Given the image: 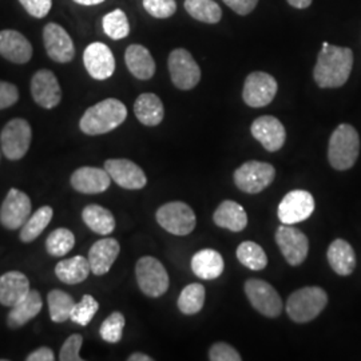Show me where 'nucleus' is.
<instances>
[{
  "label": "nucleus",
  "mask_w": 361,
  "mask_h": 361,
  "mask_svg": "<svg viewBox=\"0 0 361 361\" xmlns=\"http://www.w3.org/2000/svg\"><path fill=\"white\" fill-rule=\"evenodd\" d=\"M353 68V51L324 42L313 70L314 82L320 89H338L344 86Z\"/></svg>",
  "instance_id": "nucleus-1"
},
{
  "label": "nucleus",
  "mask_w": 361,
  "mask_h": 361,
  "mask_svg": "<svg viewBox=\"0 0 361 361\" xmlns=\"http://www.w3.org/2000/svg\"><path fill=\"white\" fill-rule=\"evenodd\" d=\"M128 118V109L119 99L107 98L89 107L80 118L79 128L87 135H101L119 128Z\"/></svg>",
  "instance_id": "nucleus-2"
},
{
  "label": "nucleus",
  "mask_w": 361,
  "mask_h": 361,
  "mask_svg": "<svg viewBox=\"0 0 361 361\" xmlns=\"http://www.w3.org/2000/svg\"><path fill=\"white\" fill-rule=\"evenodd\" d=\"M360 153V137L357 130L348 123H341L331 135L328 159L332 168L340 171L352 168Z\"/></svg>",
  "instance_id": "nucleus-3"
},
{
  "label": "nucleus",
  "mask_w": 361,
  "mask_h": 361,
  "mask_svg": "<svg viewBox=\"0 0 361 361\" xmlns=\"http://www.w3.org/2000/svg\"><path fill=\"white\" fill-rule=\"evenodd\" d=\"M328 296L320 286H305L293 292L286 301V313L297 324L314 320L326 307Z\"/></svg>",
  "instance_id": "nucleus-4"
},
{
  "label": "nucleus",
  "mask_w": 361,
  "mask_h": 361,
  "mask_svg": "<svg viewBox=\"0 0 361 361\" xmlns=\"http://www.w3.org/2000/svg\"><path fill=\"white\" fill-rule=\"evenodd\" d=\"M135 276L140 289L146 296H164L168 292L170 280L165 267L159 259L152 256L140 258L135 265Z\"/></svg>",
  "instance_id": "nucleus-5"
},
{
  "label": "nucleus",
  "mask_w": 361,
  "mask_h": 361,
  "mask_svg": "<svg viewBox=\"0 0 361 361\" xmlns=\"http://www.w3.org/2000/svg\"><path fill=\"white\" fill-rule=\"evenodd\" d=\"M32 140V130L23 118L11 119L0 134L1 152L10 161H19L27 154Z\"/></svg>",
  "instance_id": "nucleus-6"
},
{
  "label": "nucleus",
  "mask_w": 361,
  "mask_h": 361,
  "mask_svg": "<svg viewBox=\"0 0 361 361\" xmlns=\"http://www.w3.org/2000/svg\"><path fill=\"white\" fill-rule=\"evenodd\" d=\"M276 178V169L268 162L247 161L234 171V183L247 194H258L265 190Z\"/></svg>",
  "instance_id": "nucleus-7"
},
{
  "label": "nucleus",
  "mask_w": 361,
  "mask_h": 361,
  "mask_svg": "<svg viewBox=\"0 0 361 361\" xmlns=\"http://www.w3.org/2000/svg\"><path fill=\"white\" fill-rule=\"evenodd\" d=\"M155 219L161 228L174 235L190 234L197 224L193 209L180 201L162 205L157 210Z\"/></svg>",
  "instance_id": "nucleus-8"
},
{
  "label": "nucleus",
  "mask_w": 361,
  "mask_h": 361,
  "mask_svg": "<svg viewBox=\"0 0 361 361\" xmlns=\"http://www.w3.org/2000/svg\"><path fill=\"white\" fill-rule=\"evenodd\" d=\"M168 67L173 85L180 90H192L201 80L200 66L194 61L193 55L185 49H176L170 52Z\"/></svg>",
  "instance_id": "nucleus-9"
},
{
  "label": "nucleus",
  "mask_w": 361,
  "mask_h": 361,
  "mask_svg": "<svg viewBox=\"0 0 361 361\" xmlns=\"http://www.w3.org/2000/svg\"><path fill=\"white\" fill-rule=\"evenodd\" d=\"M245 295L258 313L276 319L283 312V300L269 283L250 279L245 283Z\"/></svg>",
  "instance_id": "nucleus-10"
},
{
  "label": "nucleus",
  "mask_w": 361,
  "mask_h": 361,
  "mask_svg": "<svg viewBox=\"0 0 361 361\" xmlns=\"http://www.w3.org/2000/svg\"><path fill=\"white\" fill-rule=\"evenodd\" d=\"M277 90L279 85L276 78L264 71H255L246 77L243 99L249 107H265L273 102Z\"/></svg>",
  "instance_id": "nucleus-11"
},
{
  "label": "nucleus",
  "mask_w": 361,
  "mask_h": 361,
  "mask_svg": "<svg viewBox=\"0 0 361 361\" xmlns=\"http://www.w3.org/2000/svg\"><path fill=\"white\" fill-rule=\"evenodd\" d=\"M276 243L286 262L292 267L301 265L308 257L310 240L301 231L292 228V225L283 224L276 231Z\"/></svg>",
  "instance_id": "nucleus-12"
},
{
  "label": "nucleus",
  "mask_w": 361,
  "mask_h": 361,
  "mask_svg": "<svg viewBox=\"0 0 361 361\" xmlns=\"http://www.w3.org/2000/svg\"><path fill=\"white\" fill-rule=\"evenodd\" d=\"M314 212V198L307 190H292L285 195L277 209L284 225H295L310 219Z\"/></svg>",
  "instance_id": "nucleus-13"
},
{
  "label": "nucleus",
  "mask_w": 361,
  "mask_h": 361,
  "mask_svg": "<svg viewBox=\"0 0 361 361\" xmlns=\"http://www.w3.org/2000/svg\"><path fill=\"white\" fill-rule=\"evenodd\" d=\"M31 200L26 193L11 189L0 207V224L10 231L22 228L31 216Z\"/></svg>",
  "instance_id": "nucleus-14"
},
{
  "label": "nucleus",
  "mask_w": 361,
  "mask_h": 361,
  "mask_svg": "<svg viewBox=\"0 0 361 361\" xmlns=\"http://www.w3.org/2000/svg\"><path fill=\"white\" fill-rule=\"evenodd\" d=\"M43 42L47 55L56 63H68L75 56L74 42L65 28L49 23L43 28Z\"/></svg>",
  "instance_id": "nucleus-15"
},
{
  "label": "nucleus",
  "mask_w": 361,
  "mask_h": 361,
  "mask_svg": "<svg viewBox=\"0 0 361 361\" xmlns=\"http://www.w3.org/2000/svg\"><path fill=\"white\" fill-rule=\"evenodd\" d=\"M83 63L91 78L97 80L109 79L116 71V58L109 46L94 42L83 52Z\"/></svg>",
  "instance_id": "nucleus-16"
},
{
  "label": "nucleus",
  "mask_w": 361,
  "mask_h": 361,
  "mask_svg": "<svg viewBox=\"0 0 361 361\" xmlns=\"http://www.w3.org/2000/svg\"><path fill=\"white\" fill-rule=\"evenodd\" d=\"M250 133L269 153L279 152L286 140L284 125L276 116H258L250 126Z\"/></svg>",
  "instance_id": "nucleus-17"
},
{
  "label": "nucleus",
  "mask_w": 361,
  "mask_h": 361,
  "mask_svg": "<svg viewBox=\"0 0 361 361\" xmlns=\"http://www.w3.org/2000/svg\"><path fill=\"white\" fill-rule=\"evenodd\" d=\"M31 95L43 109H54L61 104L62 90L55 74L50 70H39L31 79Z\"/></svg>",
  "instance_id": "nucleus-18"
},
{
  "label": "nucleus",
  "mask_w": 361,
  "mask_h": 361,
  "mask_svg": "<svg viewBox=\"0 0 361 361\" xmlns=\"http://www.w3.org/2000/svg\"><path fill=\"white\" fill-rule=\"evenodd\" d=\"M104 170L111 180L123 189L140 190L147 183L142 169L129 159H107L104 162Z\"/></svg>",
  "instance_id": "nucleus-19"
},
{
  "label": "nucleus",
  "mask_w": 361,
  "mask_h": 361,
  "mask_svg": "<svg viewBox=\"0 0 361 361\" xmlns=\"http://www.w3.org/2000/svg\"><path fill=\"white\" fill-rule=\"evenodd\" d=\"M0 55L16 65H25L32 58V46L28 39L15 30L0 31Z\"/></svg>",
  "instance_id": "nucleus-20"
},
{
  "label": "nucleus",
  "mask_w": 361,
  "mask_h": 361,
  "mask_svg": "<svg viewBox=\"0 0 361 361\" xmlns=\"http://www.w3.org/2000/svg\"><path fill=\"white\" fill-rule=\"evenodd\" d=\"M111 185V177L104 169L83 166L71 176V186L82 194H99Z\"/></svg>",
  "instance_id": "nucleus-21"
},
{
  "label": "nucleus",
  "mask_w": 361,
  "mask_h": 361,
  "mask_svg": "<svg viewBox=\"0 0 361 361\" xmlns=\"http://www.w3.org/2000/svg\"><path fill=\"white\" fill-rule=\"evenodd\" d=\"M121 246L116 238H102L91 246L89 262L95 276H104L111 269L119 256Z\"/></svg>",
  "instance_id": "nucleus-22"
},
{
  "label": "nucleus",
  "mask_w": 361,
  "mask_h": 361,
  "mask_svg": "<svg viewBox=\"0 0 361 361\" xmlns=\"http://www.w3.org/2000/svg\"><path fill=\"white\" fill-rule=\"evenodd\" d=\"M30 281L20 271H8L0 277V304L13 307L30 293Z\"/></svg>",
  "instance_id": "nucleus-23"
},
{
  "label": "nucleus",
  "mask_w": 361,
  "mask_h": 361,
  "mask_svg": "<svg viewBox=\"0 0 361 361\" xmlns=\"http://www.w3.org/2000/svg\"><path fill=\"white\" fill-rule=\"evenodd\" d=\"M225 269L224 258L214 249H202L192 258V271L201 280H216Z\"/></svg>",
  "instance_id": "nucleus-24"
},
{
  "label": "nucleus",
  "mask_w": 361,
  "mask_h": 361,
  "mask_svg": "<svg viewBox=\"0 0 361 361\" xmlns=\"http://www.w3.org/2000/svg\"><path fill=\"white\" fill-rule=\"evenodd\" d=\"M125 62L130 73L141 80L154 77L155 62L150 51L142 44H131L125 52Z\"/></svg>",
  "instance_id": "nucleus-25"
},
{
  "label": "nucleus",
  "mask_w": 361,
  "mask_h": 361,
  "mask_svg": "<svg viewBox=\"0 0 361 361\" xmlns=\"http://www.w3.org/2000/svg\"><path fill=\"white\" fill-rule=\"evenodd\" d=\"M213 221L219 228L232 232H243L247 226V214L245 209L240 204L226 200L221 202L217 210L214 212Z\"/></svg>",
  "instance_id": "nucleus-26"
},
{
  "label": "nucleus",
  "mask_w": 361,
  "mask_h": 361,
  "mask_svg": "<svg viewBox=\"0 0 361 361\" xmlns=\"http://www.w3.org/2000/svg\"><path fill=\"white\" fill-rule=\"evenodd\" d=\"M134 114L145 126H158L165 116L164 104L153 92L141 94L134 104Z\"/></svg>",
  "instance_id": "nucleus-27"
},
{
  "label": "nucleus",
  "mask_w": 361,
  "mask_h": 361,
  "mask_svg": "<svg viewBox=\"0 0 361 361\" xmlns=\"http://www.w3.org/2000/svg\"><path fill=\"white\" fill-rule=\"evenodd\" d=\"M326 257L331 268L340 276H349L356 268L355 250L345 240H335L328 247Z\"/></svg>",
  "instance_id": "nucleus-28"
},
{
  "label": "nucleus",
  "mask_w": 361,
  "mask_h": 361,
  "mask_svg": "<svg viewBox=\"0 0 361 361\" xmlns=\"http://www.w3.org/2000/svg\"><path fill=\"white\" fill-rule=\"evenodd\" d=\"M43 307L42 297L38 290H30L20 302L11 307V310L7 316V324L10 328H20L37 317Z\"/></svg>",
  "instance_id": "nucleus-29"
},
{
  "label": "nucleus",
  "mask_w": 361,
  "mask_h": 361,
  "mask_svg": "<svg viewBox=\"0 0 361 361\" xmlns=\"http://www.w3.org/2000/svg\"><path fill=\"white\" fill-rule=\"evenodd\" d=\"M90 271L89 258L82 257V256L62 259L55 267L56 277L62 283L68 285L80 284L89 277Z\"/></svg>",
  "instance_id": "nucleus-30"
},
{
  "label": "nucleus",
  "mask_w": 361,
  "mask_h": 361,
  "mask_svg": "<svg viewBox=\"0 0 361 361\" xmlns=\"http://www.w3.org/2000/svg\"><path fill=\"white\" fill-rule=\"evenodd\" d=\"M82 219L87 228L99 235H109L116 229V219L113 213L101 205H89L82 212Z\"/></svg>",
  "instance_id": "nucleus-31"
},
{
  "label": "nucleus",
  "mask_w": 361,
  "mask_h": 361,
  "mask_svg": "<svg viewBox=\"0 0 361 361\" xmlns=\"http://www.w3.org/2000/svg\"><path fill=\"white\" fill-rule=\"evenodd\" d=\"M185 10L198 22L216 25L222 18V10L214 0H185Z\"/></svg>",
  "instance_id": "nucleus-32"
},
{
  "label": "nucleus",
  "mask_w": 361,
  "mask_h": 361,
  "mask_svg": "<svg viewBox=\"0 0 361 361\" xmlns=\"http://www.w3.org/2000/svg\"><path fill=\"white\" fill-rule=\"evenodd\" d=\"M47 302L50 310V319L54 323L58 324L66 323L67 320L71 319V312L77 304L73 297L61 289L51 290L47 296Z\"/></svg>",
  "instance_id": "nucleus-33"
},
{
  "label": "nucleus",
  "mask_w": 361,
  "mask_h": 361,
  "mask_svg": "<svg viewBox=\"0 0 361 361\" xmlns=\"http://www.w3.org/2000/svg\"><path fill=\"white\" fill-rule=\"evenodd\" d=\"M52 216H54V210L51 207H42L38 209L32 216H30L26 224L22 226L20 235H19L20 240L23 243L35 241L43 231L49 226Z\"/></svg>",
  "instance_id": "nucleus-34"
},
{
  "label": "nucleus",
  "mask_w": 361,
  "mask_h": 361,
  "mask_svg": "<svg viewBox=\"0 0 361 361\" xmlns=\"http://www.w3.org/2000/svg\"><path fill=\"white\" fill-rule=\"evenodd\" d=\"M207 298L205 286L198 283L185 286L178 297V310L183 314H195L204 308Z\"/></svg>",
  "instance_id": "nucleus-35"
},
{
  "label": "nucleus",
  "mask_w": 361,
  "mask_h": 361,
  "mask_svg": "<svg viewBox=\"0 0 361 361\" xmlns=\"http://www.w3.org/2000/svg\"><path fill=\"white\" fill-rule=\"evenodd\" d=\"M238 261L250 271H262L268 265L267 253L261 246L253 241H244L237 247Z\"/></svg>",
  "instance_id": "nucleus-36"
},
{
  "label": "nucleus",
  "mask_w": 361,
  "mask_h": 361,
  "mask_svg": "<svg viewBox=\"0 0 361 361\" xmlns=\"http://www.w3.org/2000/svg\"><path fill=\"white\" fill-rule=\"evenodd\" d=\"M75 245L74 233L66 228L55 229L46 240V249L52 257H63Z\"/></svg>",
  "instance_id": "nucleus-37"
},
{
  "label": "nucleus",
  "mask_w": 361,
  "mask_h": 361,
  "mask_svg": "<svg viewBox=\"0 0 361 361\" xmlns=\"http://www.w3.org/2000/svg\"><path fill=\"white\" fill-rule=\"evenodd\" d=\"M102 27L104 34L113 40H121L130 34L129 19L122 10H114L104 15Z\"/></svg>",
  "instance_id": "nucleus-38"
},
{
  "label": "nucleus",
  "mask_w": 361,
  "mask_h": 361,
  "mask_svg": "<svg viewBox=\"0 0 361 361\" xmlns=\"http://www.w3.org/2000/svg\"><path fill=\"white\" fill-rule=\"evenodd\" d=\"M125 324H126L125 316L121 312H114L101 325L99 335L106 343L116 344L122 340Z\"/></svg>",
  "instance_id": "nucleus-39"
},
{
  "label": "nucleus",
  "mask_w": 361,
  "mask_h": 361,
  "mask_svg": "<svg viewBox=\"0 0 361 361\" xmlns=\"http://www.w3.org/2000/svg\"><path fill=\"white\" fill-rule=\"evenodd\" d=\"M98 310H99L98 301L90 295H85L82 297V300L75 304L74 310L71 312V319L70 320L78 324V325L86 326L94 319V316H95Z\"/></svg>",
  "instance_id": "nucleus-40"
},
{
  "label": "nucleus",
  "mask_w": 361,
  "mask_h": 361,
  "mask_svg": "<svg viewBox=\"0 0 361 361\" xmlns=\"http://www.w3.org/2000/svg\"><path fill=\"white\" fill-rule=\"evenodd\" d=\"M142 4L146 13L157 19H168L177 11L176 0H143Z\"/></svg>",
  "instance_id": "nucleus-41"
},
{
  "label": "nucleus",
  "mask_w": 361,
  "mask_h": 361,
  "mask_svg": "<svg viewBox=\"0 0 361 361\" xmlns=\"http://www.w3.org/2000/svg\"><path fill=\"white\" fill-rule=\"evenodd\" d=\"M209 360L212 361H241L243 357L228 343H216L209 349Z\"/></svg>",
  "instance_id": "nucleus-42"
},
{
  "label": "nucleus",
  "mask_w": 361,
  "mask_h": 361,
  "mask_svg": "<svg viewBox=\"0 0 361 361\" xmlns=\"http://www.w3.org/2000/svg\"><path fill=\"white\" fill-rule=\"evenodd\" d=\"M83 344V337L80 335H71L65 343L59 352L61 361H82L83 359L79 356V350Z\"/></svg>",
  "instance_id": "nucleus-43"
},
{
  "label": "nucleus",
  "mask_w": 361,
  "mask_h": 361,
  "mask_svg": "<svg viewBox=\"0 0 361 361\" xmlns=\"http://www.w3.org/2000/svg\"><path fill=\"white\" fill-rule=\"evenodd\" d=\"M19 1L27 13L37 19L47 16L52 7V0H19Z\"/></svg>",
  "instance_id": "nucleus-44"
},
{
  "label": "nucleus",
  "mask_w": 361,
  "mask_h": 361,
  "mask_svg": "<svg viewBox=\"0 0 361 361\" xmlns=\"http://www.w3.org/2000/svg\"><path fill=\"white\" fill-rule=\"evenodd\" d=\"M18 99H19L18 87L10 82L0 80V110L11 107L18 102Z\"/></svg>",
  "instance_id": "nucleus-45"
},
{
  "label": "nucleus",
  "mask_w": 361,
  "mask_h": 361,
  "mask_svg": "<svg viewBox=\"0 0 361 361\" xmlns=\"http://www.w3.org/2000/svg\"><path fill=\"white\" fill-rule=\"evenodd\" d=\"M224 3L232 8L233 11L241 16L249 15L252 11H255L256 6L258 4V0H224Z\"/></svg>",
  "instance_id": "nucleus-46"
},
{
  "label": "nucleus",
  "mask_w": 361,
  "mask_h": 361,
  "mask_svg": "<svg viewBox=\"0 0 361 361\" xmlns=\"http://www.w3.org/2000/svg\"><path fill=\"white\" fill-rule=\"evenodd\" d=\"M55 360V355L52 352V349L47 347H42L34 352H31L27 356V361H54Z\"/></svg>",
  "instance_id": "nucleus-47"
},
{
  "label": "nucleus",
  "mask_w": 361,
  "mask_h": 361,
  "mask_svg": "<svg viewBox=\"0 0 361 361\" xmlns=\"http://www.w3.org/2000/svg\"><path fill=\"white\" fill-rule=\"evenodd\" d=\"M292 7L298 8V10H304V8H308L313 0H286Z\"/></svg>",
  "instance_id": "nucleus-48"
},
{
  "label": "nucleus",
  "mask_w": 361,
  "mask_h": 361,
  "mask_svg": "<svg viewBox=\"0 0 361 361\" xmlns=\"http://www.w3.org/2000/svg\"><path fill=\"white\" fill-rule=\"evenodd\" d=\"M129 361H153V357H150L149 355H145V353H141V352H135V353H133V355H130Z\"/></svg>",
  "instance_id": "nucleus-49"
},
{
  "label": "nucleus",
  "mask_w": 361,
  "mask_h": 361,
  "mask_svg": "<svg viewBox=\"0 0 361 361\" xmlns=\"http://www.w3.org/2000/svg\"><path fill=\"white\" fill-rule=\"evenodd\" d=\"M74 1L80 6H97L104 3V0H74Z\"/></svg>",
  "instance_id": "nucleus-50"
}]
</instances>
